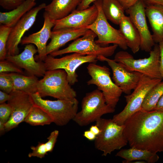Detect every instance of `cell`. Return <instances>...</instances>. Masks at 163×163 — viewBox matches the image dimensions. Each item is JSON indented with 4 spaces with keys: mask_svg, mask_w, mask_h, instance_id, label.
I'll return each mask as SVG.
<instances>
[{
    "mask_svg": "<svg viewBox=\"0 0 163 163\" xmlns=\"http://www.w3.org/2000/svg\"><path fill=\"white\" fill-rule=\"evenodd\" d=\"M163 95V81L156 85L148 93L142 105V109L147 111L155 110L158 100Z\"/></svg>",
    "mask_w": 163,
    "mask_h": 163,
    "instance_id": "obj_29",
    "label": "cell"
},
{
    "mask_svg": "<svg viewBox=\"0 0 163 163\" xmlns=\"http://www.w3.org/2000/svg\"><path fill=\"white\" fill-rule=\"evenodd\" d=\"M124 125L123 134L131 147L163 152V112L141 108Z\"/></svg>",
    "mask_w": 163,
    "mask_h": 163,
    "instance_id": "obj_1",
    "label": "cell"
},
{
    "mask_svg": "<svg viewBox=\"0 0 163 163\" xmlns=\"http://www.w3.org/2000/svg\"><path fill=\"white\" fill-rule=\"evenodd\" d=\"M33 0V1H36V0Z\"/></svg>",
    "mask_w": 163,
    "mask_h": 163,
    "instance_id": "obj_44",
    "label": "cell"
},
{
    "mask_svg": "<svg viewBox=\"0 0 163 163\" xmlns=\"http://www.w3.org/2000/svg\"><path fill=\"white\" fill-rule=\"evenodd\" d=\"M162 80L142 74L133 92L125 96L126 104L122 111L113 116L112 119L113 121L118 125H124L129 117L142 108V104L148 92Z\"/></svg>",
    "mask_w": 163,
    "mask_h": 163,
    "instance_id": "obj_8",
    "label": "cell"
},
{
    "mask_svg": "<svg viewBox=\"0 0 163 163\" xmlns=\"http://www.w3.org/2000/svg\"><path fill=\"white\" fill-rule=\"evenodd\" d=\"M37 52L34 45L27 44L21 53L14 56L7 55L5 59L24 69L30 75L43 77L46 70L44 62L35 61L34 56Z\"/></svg>",
    "mask_w": 163,
    "mask_h": 163,
    "instance_id": "obj_16",
    "label": "cell"
},
{
    "mask_svg": "<svg viewBox=\"0 0 163 163\" xmlns=\"http://www.w3.org/2000/svg\"><path fill=\"white\" fill-rule=\"evenodd\" d=\"M10 97V94L1 90L0 91V104L8 101Z\"/></svg>",
    "mask_w": 163,
    "mask_h": 163,
    "instance_id": "obj_39",
    "label": "cell"
},
{
    "mask_svg": "<svg viewBox=\"0 0 163 163\" xmlns=\"http://www.w3.org/2000/svg\"><path fill=\"white\" fill-rule=\"evenodd\" d=\"M46 5L42 3L33 8L25 14L12 27L7 44V55L14 56L19 54V44L24 34L33 26L38 12L44 9Z\"/></svg>",
    "mask_w": 163,
    "mask_h": 163,
    "instance_id": "obj_13",
    "label": "cell"
},
{
    "mask_svg": "<svg viewBox=\"0 0 163 163\" xmlns=\"http://www.w3.org/2000/svg\"><path fill=\"white\" fill-rule=\"evenodd\" d=\"M59 134V131L55 130L50 133L47 138L48 140L46 142H39L37 146L31 147L32 152L29 153L28 157H36L42 158L47 154V153L52 152L57 141Z\"/></svg>",
    "mask_w": 163,
    "mask_h": 163,
    "instance_id": "obj_27",
    "label": "cell"
},
{
    "mask_svg": "<svg viewBox=\"0 0 163 163\" xmlns=\"http://www.w3.org/2000/svg\"><path fill=\"white\" fill-rule=\"evenodd\" d=\"M5 123L0 121V134L2 135L6 132Z\"/></svg>",
    "mask_w": 163,
    "mask_h": 163,
    "instance_id": "obj_43",
    "label": "cell"
},
{
    "mask_svg": "<svg viewBox=\"0 0 163 163\" xmlns=\"http://www.w3.org/2000/svg\"><path fill=\"white\" fill-rule=\"evenodd\" d=\"M116 156L125 160L123 163H129L135 160L144 161L149 163H154L159 159L157 153L134 147L120 150L116 154Z\"/></svg>",
    "mask_w": 163,
    "mask_h": 163,
    "instance_id": "obj_24",
    "label": "cell"
},
{
    "mask_svg": "<svg viewBox=\"0 0 163 163\" xmlns=\"http://www.w3.org/2000/svg\"><path fill=\"white\" fill-rule=\"evenodd\" d=\"M101 7L107 19L114 24L119 25L125 16V10L118 0H102Z\"/></svg>",
    "mask_w": 163,
    "mask_h": 163,
    "instance_id": "obj_26",
    "label": "cell"
},
{
    "mask_svg": "<svg viewBox=\"0 0 163 163\" xmlns=\"http://www.w3.org/2000/svg\"><path fill=\"white\" fill-rule=\"evenodd\" d=\"M36 4L35 1L33 0H26L21 5L10 11L0 12V25L12 27Z\"/></svg>",
    "mask_w": 163,
    "mask_h": 163,
    "instance_id": "obj_23",
    "label": "cell"
},
{
    "mask_svg": "<svg viewBox=\"0 0 163 163\" xmlns=\"http://www.w3.org/2000/svg\"><path fill=\"white\" fill-rule=\"evenodd\" d=\"M70 85L64 70H46L43 78L38 81L37 92L42 97L50 96L69 100L76 98L77 96Z\"/></svg>",
    "mask_w": 163,
    "mask_h": 163,
    "instance_id": "obj_2",
    "label": "cell"
},
{
    "mask_svg": "<svg viewBox=\"0 0 163 163\" xmlns=\"http://www.w3.org/2000/svg\"><path fill=\"white\" fill-rule=\"evenodd\" d=\"M145 6L142 0H139L125 11L140 35V49L146 52H150L155 43L147 24Z\"/></svg>",
    "mask_w": 163,
    "mask_h": 163,
    "instance_id": "obj_14",
    "label": "cell"
},
{
    "mask_svg": "<svg viewBox=\"0 0 163 163\" xmlns=\"http://www.w3.org/2000/svg\"><path fill=\"white\" fill-rule=\"evenodd\" d=\"M83 135L90 141L94 140L97 137V136L90 130L85 131Z\"/></svg>",
    "mask_w": 163,
    "mask_h": 163,
    "instance_id": "obj_38",
    "label": "cell"
},
{
    "mask_svg": "<svg viewBox=\"0 0 163 163\" xmlns=\"http://www.w3.org/2000/svg\"><path fill=\"white\" fill-rule=\"evenodd\" d=\"M82 0H52L44 8L52 21L62 19L76 9Z\"/></svg>",
    "mask_w": 163,
    "mask_h": 163,
    "instance_id": "obj_20",
    "label": "cell"
},
{
    "mask_svg": "<svg viewBox=\"0 0 163 163\" xmlns=\"http://www.w3.org/2000/svg\"><path fill=\"white\" fill-rule=\"evenodd\" d=\"M8 101L11 109V113L5 123L6 132L16 127L24 121L34 104L31 95L24 91L14 90L10 94Z\"/></svg>",
    "mask_w": 163,
    "mask_h": 163,
    "instance_id": "obj_12",
    "label": "cell"
},
{
    "mask_svg": "<svg viewBox=\"0 0 163 163\" xmlns=\"http://www.w3.org/2000/svg\"><path fill=\"white\" fill-rule=\"evenodd\" d=\"M99 0H82V1L76 8L78 10H81L89 8L91 4Z\"/></svg>",
    "mask_w": 163,
    "mask_h": 163,
    "instance_id": "obj_35",
    "label": "cell"
},
{
    "mask_svg": "<svg viewBox=\"0 0 163 163\" xmlns=\"http://www.w3.org/2000/svg\"><path fill=\"white\" fill-rule=\"evenodd\" d=\"M97 60L106 62L110 67L113 73L112 79L123 93L127 95L131 93L138 83L142 74L126 69L120 63L114 59L102 56L97 57Z\"/></svg>",
    "mask_w": 163,
    "mask_h": 163,
    "instance_id": "obj_15",
    "label": "cell"
},
{
    "mask_svg": "<svg viewBox=\"0 0 163 163\" xmlns=\"http://www.w3.org/2000/svg\"><path fill=\"white\" fill-rule=\"evenodd\" d=\"M146 5H160L163 6V0H142Z\"/></svg>",
    "mask_w": 163,
    "mask_h": 163,
    "instance_id": "obj_40",
    "label": "cell"
},
{
    "mask_svg": "<svg viewBox=\"0 0 163 163\" xmlns=\"http://www.w3.org/2000/svg\"><path fill=\"white\" fill-rule=\"evenodd\" d=\"M97 37L92 30H88L83 36L74 40L67 47L53 52L50 55L55 57L70 53H77L84 55L102 56L108 57L113 54L118 45L113 44L103 46L97 44L95 40Z\"/></svg>",
    "mask_w": 163,
    "mask_h": 163,
    "instance_id": "obj_9",
    "label": "cell"
},
{
    "mask_svg": "<svg viewBox=\"0 0 163 163\" xmlns=\"http://www.w3.org/2000/svg\"><path fill=\"white\" fill-rule=\"evenodd\" d=\"M122 5L125 11L132 6L139 0H118Z\"/></svg>",
    "mask_w": 163,
    "mask_h": 163,
    "instance_id": "obj_37",
    "label": "cell"
},
{
    "mask_svg": "<svg viewBox=\"0 0 163 163\" xmlns=\"http://www.w3.org/2000/svg\"><path fill=\"white\" fill-rule=\"evenodd\" d=\"M14 90L24 91L30 94L37 92V85L39 80L37 77L32 75L25 76L23 74L11 72Z\"/></svg>",
    "mask_w": 163,
    "mask_h": 163,
    "instance_id": "obj_25",
    "label": "cell"
},
{
    "mask_svg": "<svg viewBox=\"0 0 163 163\" xmlns=\"http://www.w3.org/2000/svg\"><path fill=\"white\" fill-rule=\"evenodd\" d=\"M149 53L148 58L136 59L127 51H120L116 54L114 60L129 71L138 72L152 78L162 79L160 71L158 44L155 43Z\"/></svg>",
    "mask_w": 163,
    "mask_h": 163,
    "instance_id": "obj_4",
    "label": "cell"
},
{
    "mask_svg": "<svg viewBox=\"0 0 163 163\" xmlns=\"http://www.w3.org/2000/svg\"><path fill=\"white\" fill-rule=\"evenodd\" d=\"M101 0H99L94 3L98 11L96 19L91 24L82 28L94 32L97 37L95 42L101 46H105L112 43L126 50L128 48L126 40L120 30L113 27L108 23L102 9Z\"/></svg>",
    "mask_w": 163,
    "mask_h": 163,
    "instance_id": "obj_10",
    "label": "cell"
},
{
    "mask_svg": "<svg viewBox=\"0 0 163 163\" xmlns=\"http://www.w3.org/2000/svg\"><path fill=\"white\" fill-rule=\"evenodd\" d=\"M11 113V109L8 103L0 104V121L5 123L9 119Z\"/></svg>",
    "mask_w": 163,
    "mask_h": 163,
    "instance_id": "obj_33",
    "label": "cell"
},
{
    "mask_svg": "<svg viewBox=\"0 0 163 163\" xmlns=\"http://www.w3.org/2000/svg\"><path fill=\"white\" fill-rule=\"evenodd\" d=\"M145 11L153 32V40L155 43H159L163 39V6L146 5Z\"/></svg>",
    "mask_w": 163,
    "mask_h": 163,
    "instance_id": "obj_21",
    "label": "cell"
},
{
    "mask_svg": "<svg viewBox=\"0 0 163 163\" xmlns=\"http://www.w3.org/2000/svg\"><path fill=\"white\" fill-rule=\"evenodd\" d=\"M31 95L34 105L46 112L57 126L66 125L78 112V101L76 98L53 101L43 99L38 92Z\"/></svg>",
    "mask_w": 163,
    "mask_h": 163,
    "instance_id": "obj_5",
    "label": "cell"
},
{
    "mask_svg": "<svg viewBox=\"0 0 163 163\" xmlns=\"http://www.w3.org/2000/svg\"><path fill=\"white\" fill-rule=\"evenodd\" d=\"M98 14L97 7L94 4L84 10L75 9L64 18L53 21V30L64 28H82L89 25L95 21Z\"/></svg>",
    "mask_w": 163,
    "mask_h": 163,
    "instance_id": "obj_17",
    "label": "cell"
},
{
    "mask_svg": "<svg viewBox=\"0 0 163 163\" xmlns=\"http://www.w3.org/2000/svg\"><path fill=\"white\" fill-rule=\"evenodd\" d=\"M115 110L106 103L102 91L97 89L85 94L82 101L81 110L73 120L79 126H87Z\"/></svg>",
    "mask_w": 163,
    "mask_h": 163,
    "instance_id": "obj_6",
    "label": "cell"
},
{
    "mask_svg": "<svg viewBox=\"0 0 163 163\" xmlns=\"http://www.w3.org/2000/svg\"><path fill=\"white\" fill-rule=\"evenodd\" d=\"M0 89L9 94L14 90L13 80L9 73H0Z\"/></svg>",
    "mask_w": 163,
    "mask_h": 163,
    "instance_id": "obj_31",
    "label": "cell"
},
{
    "mask_svg": "<svg viewBox=\"0 0 163 163\" xmlns=\"http://www.w3.org/2000/svg\"><path fill=\"white\" fill-rule=\"evenodd\" d=\"M158 43L160 51V71L163 79V39Z\"/></svg>",
    "mask_w": 163,
    "mask_h": 163,
    "instance_id": "obj_36",
    "label": "cell"
},
{
    "mask_svg": "<svg viewBox=\"0 0 163 163\" xmlns=\"http://www.w3.org/2000/svg\"><path fill=\"white\" fill-rule=\"evenodd\" d=\"M95 122L101 132L94 140V146L103 152L102 156L110 154L127 145L128 142L123 134L124 125H118L112 119L101 118Z\"/></svg>",
    "mask_w": 163,
    "mask_h": 163,
    "instance_id": "obj_3",
    "label": "cell"
},
{
    "mask_svg": "<svg viewBox=\"0 0 163 163\" xmlns=\"http://www.w3.org/2000/svg\"><path fill=\"white\" fill-rule=\"evenodd\" d=\"M12 27L6 25L0 26V60L5 59L7 55V44Z\"/></svg>",
    "mask_w": 163,
    "mask_h": 163,
    "instance_id": "obj_30",
    "label": "cell"
},
{
    "mask_svg": "<svg viewBox=\"0 0 163 163\" xmlns=\"http://www.w3.org/2000/svg\"><path fill=\"white\" fill-rule=\"evenodd\" d=\"M88 29L85 28H64L52 31L51 41L46 46V54L59 50L68 42L84 35Z\"/></svg>",
    "mask_w": 163,
    "mask_h": 163,
    "instance_id": "obj_19",
    "label": "cell"
},
{
    "mask_svg": "<svg viewBox=\"0 0 163 163\" xmlns=\"http://www.w3.org/2000/svg\"><path fill=\"white\" fill-rule=\"evenodd\" d=\"M89 130L96 135L97 136L101 132L99 128L96 124L92 125L90 128Z\"/></svg>",
    "mask_w": 163,
    "mask_h": 163,
    "instance_id": "obj_42",
    "label": "cell"
},
{
    "mask_svg": "<svg viewBox=\"0 0 163 163\" xmlns=\"http://www.w3.org/2000/svg\"><path fill=\"white\" fill-rule=\"evenodd\" d=\"M87 69L91 77L87 84L96 85L102 91L106 103L115 108L123 92L111 79L109 69L95 63H90Z\"/></svg>",
    "mask_w": 163,
    "mask_h": 163,
    "instance_id": "obj_7",
    "label": "cell"
},
{
    "mask_svg": "<svg viewBox=\"0 0 163 163\" xmlns=\"http://www.w3.org/2000/svg\"><path fill=\"white\" fill-rule=\"evenodd\" d=\"M154 110L163 112V95L158 100Z\"/></svg>",
    "mask_w": 163,
    "mask_h": 163,
    "instance_id": "obj_41",
    "label": "cell"
},
{
    "mask_svg": "<svg viewBox=\"0 0 163 163\" xmlns=\"http://www.w3.org/2000/svg\"><path fill=\"white\" fill-rule=\"evenodd\" d=\"M26 0H0V5L4 9L12 10L24 3Z\"/></svg>",
    "mask_w": 163,
    "mask_h": 163,
    "instance_id": "obj_34",
    "label": "cell"
},
{
    "mask_svg": "<svg viewBox=\"0 0 163 163\" xmlns=\"http://www.w3.org/2000/svg\"><path fill=\"white\" fill-rule=\"evenodd\" d=\"M95 56L84 55L73 53L60 58H55L50 55L47 56L44 62L46 70L56 69L64 70L67 74V78L70 85L78 81L77 69L86 63H95L97 61Z\"/></svg>",
    "mask_w": 163,
    "mask_h": 163,
    "instance_id": "obj_11",
    "label": "cell"
},
{
    "mask_svg": "<svg viewBox=\"0 0 163 163\" xmlns=\"http://www.w3.org/2000/svg\"><path fill=\"white\" fill-rule=\"evenodd\" d=\"M11 72L23 74L22 69L7 60L0 61V73Z\"/></svg>",
    "mask_w": 163,
    "mask_h": 163,
    "instance_id": "obj_32",
    "label": "cell"
},
{
    "mask_svg": "<svg viewBox=\"0 0 163 163\" xmlns=\"http://www.w3.org/2000/svg\"><path fill=\"white\" fill-rule=\"evenodd\" d=\"M24 122L32 126H44L53 123L51 118L46 112L35 105Z\"/></svg>",
    "mask_w": 163,
    "mask_h": 163,
    "instance_id": "obj_28",
    "label": "cell"
},
{
    "mask_svg": "<svg viewBox=\"0 0 163 163\" xmlns=\"http://www.w3.org/2000/svg\"><path fill=\"white\" fill-rule=\"evenodd\" d=\"M119 25V30L125 39L128 47L133 53L138 52L140 49L141 37L129 17L125 15Z\"/></svg>",
    "mask_w": 163,
    "mask_h": 163,
    "instance_id": "obj_22",
    "label": "cell"
},
{
    "mask_svg": "<svg viewBox=\"0 0 163 163\" xmlns=\"http://www.w3.org/2000/svg\"><path fill=\"white\" fill-rule=\"evenodd\" d=\"M44 19L43 27L38 32L25 37L22 39V45L34 44L37 48L38 55L36 58L38 61H44L47 55L46 54V43L50 38L51 29L54 25L53 21L49 18L45 12L43 14Z\"/></svg>",
    "mask_w": 163,
    "mask_h": 163,
    "instance_id": "obj_18",
    "label": "cell"
}]
</instances>
